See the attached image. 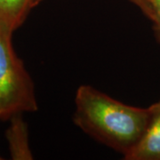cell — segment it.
<instances>
[{
	"instance_id": "cell-1",
	"label": "cell",
	"mask_w": 160,
	"mask_h": 160,
	"mask_svg": "<svg viewBox=\"0 0 160 160\" xmlns=\"http://www.w3.org/2000/svg\"><path fill=\"white\" fill-rule=\"evenodd\" d=\"M75 103V125L124 157L142 138L152 111L151 106L127 105L86 85L78 88Z\"/></svg>"
},
{
	"instance_id": "cell-2",
	"label": "cell",
	"mask_w": 160,
	"mask_h": 160,
	"mask_svg": "<svg viewBox=\"0 0 160 160\" xmlns=\"http://www.w3.org/2000/svg\"><path fill=\"white\" fill-rule=\"evenodd\" d=\"M13 30L0 18V118L38 109L34 84L12 45Z\"/></svg>"
},
{
	"instance_id": "cell-3",
	"label": "cell",
	"mask_w": 160,
	"mask_h": 160,
	"mask_svg": "<svg viewBox=\"0 0 160 160\" xmlns=\"http://www.w3.org/2000/svg\"><path fill=\"white\" fill-rule=\"evenodd\" d=\"M151 109L146 130L125 159L160 160V100L151 105Z\"/></svg>"
},
{
	"instance_id": "cell-4",
	"label": "cell",
	"mask_w": 160,
	"mask_h": 160,
	"mask_svg": "<svg viewBox=\"0 0 160 160\" xmlns=\"http://www.w3.org/2000/svg\"><path fill=\"white\" fill-rule=\"evenodd\" d=\"M22 113L12 116L10 126L7 128L6 137L12 159L31 160V153L29 142V129L22 118Z\"/></svg>"
},
{
	"instance_id": "cell-5",
	"label": "cell",
	"mask_w": 160,
	"mask_h": 160,
	"mask_svg": "<svg viewBox=\"0 0 160 160\" xmlns=\"http://www.w3.org/2000/svg\"><path fill=\"white\" fill-rule=\"evenodd\" d=\"M31 9V0H0V18L13 31L22 26Z\"/></svg>"
},
{
	"instance_id": "cell-6",
	"label": "cell",
	"mask_w": 160,
	"mask_h": 160,
	"mask_svg": "<svg viewBox=\"0 0 160 160\" xmlns=\"http://www.w3.org/2000/svg\"><path fill=\"white\" fill-rule=\"evenodd\" d=\"M140 9L152 22L155 37L160 45V0H142Z\"/></svg>"
},
{
	"instance_id": "cell-7",
	"label": "cell",
	"mask_w": 160,
	"mask_h": 160,
	"mask_svg": "<svg viewBox=\"0 0 160 160\" xmlns=\"http://www.w3.org/2000/svg\"><path fill=\"white\" fill-rule=\"evenodd\" d=\"M43 0H31V8H34L38 6V4H40ZM130 2L133 3L135 6H137L139 8L142 6V0H129Z\"/></svg>"
},
{
	"instance_id": "cell-8",
	"label": "cell",
	"mask_w": 160,
	"mask_h": 160,
	"mask_svg": "<svg viewBox=\"0 0 160 160\" xmlns=\"http://www.w3.org/2000/svg\"><path fill=\"white\" fill-rule=\"evenodd\" d=\"M1 159H2V158H1V157H0V160H1Z\"/></svg>"
}]
</instances>
